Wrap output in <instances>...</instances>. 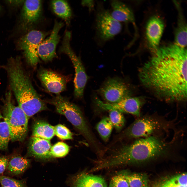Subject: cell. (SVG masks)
I'll return each mask as SVG.
<instances>
[{"label": "cell", "mask_w": 187, "mask_h": 187, "mask_svg": "<svg viewBox=\"0 0 187 187\" xmlns=\"http://www.w3.org/2000/svg\"><path fill=\"white\" fill-rule=\"evenodd\" d=\"M110 4L112 8L110 14L114 19L119 22H134L133 12L126 4L118 0L111 1Z\"/></svg>", "instance_id": "17"}, {"label": "cell", "mask_w": 187, "mask_h": 187, "mask_svg": "<svg viewBox=\"0 0 187 187\" xmlns=\"http://www.w3.org/2000/svg\"><path fill=\"white\" fill-rule=\"evenodd\" d=\"M139 118L116 137L112 143L126 139L161 135L174 126L172 121L157 114L147 115Z\"/></svg>", "instance_id": "5"}, {"label": "cell", "mask_w": 187, "mask_h": 187, "mask_svg": "<svg viewBox=\"0 0 187 187\" xmlns=\"http://www.w3.org/2000/svg\"><path fill=\"white\" fill-rule=\"evenodd\" d=\"M98 92L106 103L118 102L129 97V90L125 83L120 79H108L98 90Z\"/></svg>", "instance_id": "10"}, {"label": "cell", "mask_w": 187, "mask_h": 187, "mask_svg": "<svg viewBox=\"0 0 187 187\" xmlns=\"http://www.w3.org/2000/svg\"><path fill=\"white\" fill-rule=\"evenodd\" d=\"M0 183L7 187H28L25 179L17 180L3 175H0Z\"/></svg>", "instance_id": "29"}, {"label": "cell", "mask_w": 187, "mask_h": 187, "mask_svg": "<svg viewBox=\"0 0 187 187\" xmlns=\"http://www.w3.org/2000/svg\"><path fill=\"white\" fill-rule=\"evenodd\" d=\"M46 101L54 105L58 113L66 117L84 137L96 153L102 151L103 146L94 135L78 106L59 94Z\"/></svg>", "instance_id": "4"}, {"label": "cell", "mask_w": 187, "mask_h": 187, "mask_svg": "<svg viewBox=\"0 0 187 187\" xmlns=\"http://www.w3.org/2000/svg\"><path fill=\"white\" fill-rule=\"evenodd\" d=\"M42 2L40 0H26L23 3L21 20L23 25L29 27L34 24L40 19L41 16Z\"/></svg>", "instance_id": "14"}, {"label": "cell", "mask_w": 187, "mask_h": 187, "mask_svg": "<svg viewBox=\"0 0 187 187\" xmlns=\"http://www.w3.org/2000/svg\"><path fill=\"white\" fill-rule=\"evenodd\" d=\"M55 134L62 140L72 139V134L70 130L64 126L58 124L54 126Z\"/></svg>", "instance_id": "31"}, {"label": "cell", "mask_w": 187, "mask_h": 187, "mask_svg": "<svg viewBox=\"0 0 187 187\" xmlns=\"http://www.w3.org/2000/svg\"><path fill=\"white\" fill-rule=\"evenodd\" d=\"M51 5L55 14L64 20L67 24H69L72 16V12L66 1L53 0L51 2Z\"/></svg>", "instance_id": "21"}, {"label": "cell", "mask_w": 187, "mask_h": 187, "mask_svg": "<svg viewBox=\"0 0 187 187\" xmlns=\"http://www.w3.org/2000/svg\"><path fill=\"white\" fill-rule=\"evenodd\" d=\"M63 26L62 23L55 21L50 35L39 45L38 55L43 61H50L56 57V48L60 38L59 33Z\"/></svg>", "instance_id": "12"}, {"label": "cell", "mask_w": 187, "mask_h": 187, "mask_svg": "<svg viewBox=\"0 0 187 187\" xmlns=\"http://www.w3.org/2000/svg\"><path fill=\"white\" fill-rule=\"evenodd\" d=\"M95 22L96 34L103 42L112 39L122 30L120 23L114 19L110 13L101 5L98 7Z\"/></svg>", "instance_id": "8"}, {"label": "cell", "mask_w": 187, "mask_h": 187, "mask_svg": "<svg viewBox=\"0 0 187 187\" xmlns=\"http://www.w3.org/2000/svg\"><path fill=\"white\" fill-rule=\"evenodd\" d=\"M81 3L83 6L87 7L90 11H91L94 9V3L93 1H83Z\"/></svg>", "instance_id": "33"}, {"label": "cell", "mask_w": 187, "mask_h": 187, "mask_svg": "<svg viewBox=\"0 0 187 187\" xmlns=\"http://www.w3.org/2000/svg\"><path fill=\"white\" fill-rule=\"evenodd\" d=\"M30 164L29 159L20 155L14 154L9 157L5 172L10 176H18L22 174Z\"/></svg>", "instance_id": "18"}, {"label": "cell", "mask_w": 187, "mask_h": 187, "mask_svg": "<svg viewBox=\"0 0 187 187\" xmlns=\"http://www.w3.org/2000/svg\"><path fill=\"white\" fill-rule=\"evenodd\" d=\"M6 69L10 87L18 106L29 119L37 113L47 109L45 102L38 95L24 71L19 57L10 58Z\"/></svg>", "instance_id": "3"}, {"label": "cell", "mask_w": 187, "mask_h": 187, "mask_svg": "<svg viewBox=\"0 0 187 187\" xmlns=\"http://www.w3.org/2000/svg\"><path fill=\"white\" fill-rule=\"evenodd\" d=\"M38 76L44 88L49 92L56 95L64 90L68 81L66 77L45 69L39 71Z\"/></svg>", "instance_id": "13"}, {"label": "cell", "mask_w": 187, "mask_h": 187, "mask_svg": "<svg viewBox=\"0 0 187 187\" xmlns=\"http://www.w3.org/2000/svg\"><path fill=\"white\" fill-rule=\"evenodd\" d=\"M71 36L70 32H65L60 50L66 54L73 64L75 71L74 95L76 98H80L83 96L88 77L80 58L76 55L71 47L70 44Z\"/></svg>", "instance_id": "7"}, {"label": "cell", "mask_w": 187, "mask_h": 187, "mask_svg": "<svg viewBox=\"0 0 187 187\" xmlns=\"http://www.w3.org/2000/svg\"><path fill=\"white\" fill-rule=\"evenodd\" d=\"M124 171L129 187H149V180L146 175Z\"/></svg>", "instance_id": "23"}, {"label": "cell", "mask_w": 187, "mask_h": 187, "mask_svg": "<svg viewBox=\"0 0 187 187\" xmlns=\"http://www.w3.org/2000/svg\"><path fill=\"white\" fill-rule=\"evenodd\" d=\"M159 187H187V174L179 173L162 183Z\"/></svg>", "instance_id": "26"}, {"label": "cell", "mask_w": 187, "mask_h": 187, "mask_svg": "<svg viewBox=\"0 0 187 187\" xmlns=\"http://www.w3.org/2000/svg\"><path fill=\"white\" fill-rule=\"evenodd\" d=\"M55 135L54 127L46 122L38 120L34 124L32 136L50 140Z\"/></svg>", "instance_id": "20"}, {"label": "cell", "mask_w": 187, "mask_h": 187, "mask_svg": "<svg viewBox=\"0 0 187 187\" xmlns=\"http://www.w3.org/2000/svg\"><path fill=\"white\" fill-rule=\"evenodd\" d=\"M94 102L103 110H117L122 113H129L138 117L140 116L141 109L143 104V102L140 98L130 97L114 103L104 102L96 97Z\"/></svg>", "instance_id": "11"}, {"label": "cell", "mask_w": 187, "mask_h": 187, "mask_svg": "<svg viewBox=\"0 0 187 187\" xmlns=\"http://www.w3.org/2000/svg\"><path fill=\"white\" fill-rule=\"evenodd\" d=\"M1 187H6V186H2V185H1Z\"/></svg>", "instance_id": "35"}, {"label": "cell", "mask_w": 187, "mask_h": 187, "mask_svg": "<svg viewBox=\"0 0 187 187\" xmlns=\"http://www.w3.org/2000/svg\"><path fill=\"white\" fill-rule=\"evenodd\" d=\"M109 187H129L124 171L117 173L112 177Z\"/></svg>", "instance_id": "30"}, {"label": "cell", "mask_w": 187, "mask_h": 187, "mask_svg": "<svg viewBox=\"0 0 187 187\" xmlns=\"http://www.w3.org/2000/svg\"><path fill=\"white\" fill-rule=\"evenodd\" d=\"M0 9H1V6H0Z\"/></svg>", "instance_id": "36"}, {"label": "cell", "mask_w": 187, "mask_h": 187, "mask_svg": "<svg viewBox=\"0 0 187 187\" xmlns=\"http://www.w3.org/2000/svg\"><path fill=\"white\" fill-rule=\"evenodd\" d=\"M51 147L50 140L32 136L29 142L28 155L37 159H50L52 157Z\"/></svg>", "instance_id": "16"}, {"label": "cell", "mask_w": 187, "mask_h": 187, "mask_svg": "<svg viewBox=\"0 0 187 187\" xmlns=\"http://www.w3.org/2000/svg\"><path fill=\"white\" fill-rule=\"evenodd\" d=\"M178 24L175 32V43L185 48L187 45V25L183 16L179 14Z\"/></svg>", "instance_id": "22"}, {"label": "cell", "mask_w": 187, "mask_h": 187, "mask_svg": "<svg viewBox=\"0 0 187 187\" xmlns=\"http://www.w3.org/2000/svg\"><path fill=\"white\" fill-rule=\"evenodd\" d=\"M113 127L109 117H104L97 123L96 129L101 138L106 142L110 138Z\"/></svg>", "instance_id": "25"}, {"label": "cell", "mask_w": 187, "mask_h": 187, "mask_svg": "<svg viewBox=\"0 0 187 187\" xmlns=\"http://www.w3.org/2000/svg\"><path fill=\"white\" fill-rule=\"evenodd\" d=\"M9 157L5 156H0V175H2L6 169Z\"/></svg>", "instance_id": "32"}, {"label": "cell", "mask_w": 187, "mask_h": 187, "mask_svg": "<svg viewBox=\"0 0 187 187\" xmlns=\"http://www.w3.org/2000/svg\"><path fill=\"white\" fill-rule=\"evenodd\" d=\"M143 85L169 102L187 97V50L175 43L158 48L139 69Z\"/></svg>", "instance_id": "1"}, {"label": "cell", "mask_w": 187, "mask_h": 187, "mask_svg": "<svg viewBox=\"0 0 187 187\" xmlns=\"http://www.w3.org/2000/svg\"><path fill=\"white\" fill-rule=\"evenodd\" d=\"M11 91L6 93L4 99L3 116L8 125L11 140L22 142L26 136L29 119L22 110L12 103Z\"/></svg>", "instance_id": "6"}, {"label": "cell", "mask_w": 187, "mask_h": 187, "mask_svg": "<svg viewBox=\"0 0 187 187\" xmlns=\"http://www.w3.org/2000/svg\"><path fill=\"white\" fill-rule=\"evenodd\" d=\"M24 1V0H10L6 1L7 2L12 5L18 6L23 3Z\"/></svg>", "instance_id": "34"}, {"label": "cell", "mask_w": 187, "mask_h": 187, "mask_svg": "<svg viewBox=\"0 0 187 187\" xmlns=\"http://www.w3.org/2000/svg\"><path fill=\"white\" fill-rule=\"evenodd\" d=\"M175 134L170 141L161 135L136 139L131 143L122 145L105 158L106 169L146 162L165 156L179 145V135Z\"/></svg>", "instance_id": "2"}, {"label": "cell", "mask_w": 187, "mask_h": 187, "mask_svg": "<svg viewBox=\"0 0 187 187\" xmlns=\"http://www.w3.org/2000/svg\"><path fill=\"white\" fill-rule=\"evenodd\" d=\"M69 150V146L63 142H59L51 147L50 152L52 157H61L65 156Z\"/></svg>", "instance_id": "28"}, {"label": "cell", "mask_w": 187, "mask_h": 187, "mask_svg": "<svg viewBox=\"0 0 187 187\" xmlns=\"http://www.w3.org/2000/svg\"><path fill=\"white\" fill-rule=\"evenodd\" d=\"M72 187H107L104 179L101 177L82 172L74 179Z\"/></svg>", "instance_id": "19"}, {"label": "cell", "mask_w": 187, "mask_h": 187, "mask_svg": "<svg viewBox=\"0 0 187 187\" xmlns=\"http://www.w3.org/2000/svg\"><path fill=\"white\" fill-rule=\"evenodd\" d=\"M47 34V33L34 30L19 40L18 48L23 51L27 62L32 66H36L39 61L37 53L38 47Z\"/></svg>", "instance_id": "9"}, {"label": "cell", "mask_w": 187, "mask_h": 187, "mask_svg": "<svg viewBox=\"0 0 187 187\" xmlns=\"http://www.w3.org/2000/svg\"><path fill=\"white\" fill-rule=\"evenodd\" d=\"M11 137L8 124L0 112V150L6 151Z\"/></svg>", "instance_id": "24"}, {"label": "cell", "mask_w": 187, "mask_h": 187, "mask_svg": "<svg viewBox=\"0 0 187 187\" xmlns=\"http://www.w3.org/2000/svg\"><path fill=\"white\" fill-rule=\"evenodd\" d=\"M109 118L116 131H120L125 123V118L122 113L115 110H110Z\"/></svg>", "instance_id": "27"}, {"label": "cell", "mask_w": 187, "mask_h": 187, "mask_svg": "<svg viewBox=\"0 0 187 187\" xmlns=\"http://www.w3.org/2000/svg\"><path fill=\"white\" fill-rule=\"evenodd\" d=\"M164 28L162 19L156 16L151 17L147 23L146 29V38L150 47L155 51L158 48Z\"/></svg>", "instance_id": "15"}]
</instances>
